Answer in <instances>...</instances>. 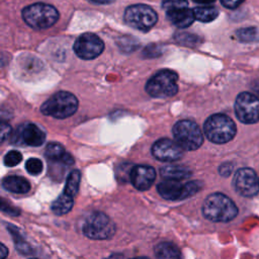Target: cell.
<instances>
[{
  "label": "cell",
  "instance_id": "cell-37",
  "mask_svg": "<svg viewBox=\"0 0 259 259\" xmlns=\"http://www.w3.org/2000/svg\"><path fill=\"white\" fill-rule=\"evenodd\" d=\"M193 1L199 4H210V3H213L215 0H193Z\"/></svg>",
  "mask_w": 259,
  "mask_h": 259
},
{
  "label": "cell",
  "instance_id": "cell-19",
  "mask_svg": "<svg viewBox=\"0 0 259 259\" xmlns=\"http://www.w3.org/2000/svg\"><path fill=\"white\" fill-rule=\"evenodd\" d=\"M154 254L156 259H181L178 248L168 242L157 244L154 248Z\"/></svg>",
  "mask_w": 259,
  "mask_h": 259
},
{
  "label": "cell",
  "instance_id": "cell-17",
  "mask_svg": "<svg viewBox=\"0 0 259 259\" xmlns=\"http://www.w3.org/2000/svg\"><path fill=\"white\" fill-rule=\"evenodd\" d=\"M45 154L46 157L53 162H59L65 165H71L74 163L71 155L68 154L65 149L57 143H50L46 148Z\"/></svg>",
  "mask_w": 259,
  "mask_h": 259
},
{
  "label": "cell",
  "instance_id": "cell-2",
  "mask_svg": "<svg viewBox=\"0 0 259 259\" xmlns=\"http://www.w3.org/2000/svg\"><path fill=\"white\" fill-rule=\"evenodd\" d=\"M204 134L214 144L230 142L236 135V124L232 118L223 113L210 115L204 122Z\"/></svg>",
  "mask_w": 259,
  "mask_h": 259
},
{
  "label": "cell",
  "instance_id": "cell-33",
  "mask_svg": "<svg viewBox=\"0 0 259 259\" xmlns=\"http://www.w3.org/2000/svg\"><path fill=\"white\" fill-rule=\"evenodd\" d=\"M1 208H2V210H3V211H5V212H7V213H9V214H13V215L18 214L17 209H16V208H14V207L9 206L8 204H7V207H5L4 205H2V206H1Z\"/></svg>",
  "mask_w": 259,
  "mask_h": 259
},
{
  "label": "cell",
  "instance_id": "cell-31",
  "mask_svg": "<svg viewBox=\"0 0 259 259\" xmlns=\"http://www.w3.org/2000/svg\"><path fill=\"white\" fill-rule=\"evenodd\" d=\"M232 170H233V165L231 163H225V164L221 165V167L219 169L220 174L222 176H229L232 173Z\"/></svg>",
  "mask_w": 259,
  "mask_h": 259
},
{
  "label": "cell",
  "instance_id": "cell-35",
  "mask_svg": "<svg viewBox=\"0 0 259 259\" xmlns=\"http://www.w3.org/2000/svg\"><path fill=\"white\" fill-rule=\"evenodd\" d=\"M104 259H126L123 255L121 254H118V253H115V254H111L110 256L104 258Z\"/></svg>",
  "mask_w": 259,
  "mask_h": 259
},
{
  "label": "cell",
  "instance_id": "cell-10",
  "mask_svg": "<svg viewBox=\"0 0 259 259\" xmlns=\"http://www.w3.org/2000/svg\"><path fill=\"white\" fill-rule=\"evenodd\" d=\"M235 113L243 123L259 121V98L249 92H242L235 101Z\"/></svg>",
  "mask_w": 259,
  "mask_h": 259
},
{
  "label": "cell",
  "instance_id": "cell-29",
  "mask_svg": "<svg viewBox=\"0 0 259 259\" xmlns=\"http://www.w3.org/2000/svg\"><path fill=\"white\" fill-rule=\"evenodd\" d=\"M175 39L184 46H193L196 44L197 37L188 32H180L175 35Z\"/></svg>",
  "mask_w": 259,
  "mask_h": 259
},
{
  "label": "cell",
  "instance_id": "cell-4",
  "mask_svg": "<svg viewBox=\"0 0 259 259\" xmlns=\"http://www.w3.org/2000/svg\"><path fill=\"white\" fill-rule=\"evenodd\" d=\"M22 18L27 25L34 29H46L58 21L59 12L53 5L34 3L23 8Z\"/></svg>",
  "mask_w": 259,
  "mask_h": 259
},
{
  "label": "cell",
  "instance_id": "cell-24",
  "mask_svg": "<svg viewBox=\"0 0 259 259\" xmlns=\"http://www.w3.org/2000/svg\"><path fill=\"white\" fill-rule=\"evenodd\" d=\"M236 35L242 42H255L259 40V30L256 27L241 28L236 31Z\"/></svg>",
  "mask_w": 259,
  "mask_h": 259
},
{
  "label": "cell",
  "instance_id": "cell-25",
  "mask_svg": "<svg viewBox=\"0 0 259 259\" xmlns=\"http://www.w3.org/2000/svg\"><path fill=\"white\" fill-rule=\"evenodd\" d=\"M7 230L10 231V233L12 234V237L15 241V247L17 248V250L23 254H28L30 253V248L28 246V244L23 240V238L18 234V230L16 228H12V226L9 225V227L7 226Z\"/></svg>",
  "mask_w": 259,
  "mask_h": 259
},
{
  "label": "cell",
  "instance_id": "cell-18",
  "mask_svg": "<svg viewBox=\"0 0 259 259\" xmlns=\"http://www.w3.org/2000/svg\"><path fill=\"white\" fill-rule=\"evenodd\" d=\"M2 186L13 193H26L30 189V184L25 178L15 175L6 176L2 180Z\"/></svg>",
  "mask_w": 259,
  "mask_h": 259
},
{
  "label": "cell",
  "instance_id": "cell-15",
  "mask_svg": "<svg viewBox=\"0 0 259 259\" xmlns=\"http://www.w3.org/2000/svg\"><path fill=\"white\" fill-rule=\"evenodd\" d=\"M155 178H156L155 169L148 165L134 166L130 175V180L132 184L138 190L149 189L152 186Z\"/></svg>",
  "mask_w": 259,
  "mask_h": 259
},
{
  "label": "cell",
  "instance_id": "cell-34",
  "mask_svg": "<svg viewBox=\"0 0 259 259\" xmlns=\"http://www.w3.org/2000/svg\"><path fill=\"white\" fill-rule=\"evenodd\" d=\"M7 254H8L7 248L5 247L4 244H1V255H0V258H1V259H5V257L7 256Z\"/></svg>",
  "mask_w": 259,
  "mask_h": 259
},
{
  "label": "cell",
  "instance_id": "cell-32",
  "mask_svg": "<svg viewBox=\"0 0 259 259\" xmlns=\"http://www.w3.org/2000/svg\"><path fill=\"white\" fill-rule=\"evenodd\" d=\"M11 127L9 124L7 123H2L1 125V140L4 141L6 138H8L9 136H11Z\"/></svg>",
  "mask_w": 259,
  "mask_h": 259
},
{
  "label": "cell",
  "instance_id": "cell-21",
  "mask_svg": "<svg viewBox=\"0 0 259 259\" xmlns=\"http://www.w3.org/2000/svg\"><path fill=\"white\" fill-rule=\"evenodd\" d=\"M74 203V197L66 194V193H62L52 204V210L54 213L58 214V215H62L65 214L67 212H69L73 206Z\"/></svg>",
  "mask_w": 259,
  "mask_h": 259
},
{
  "label": "cell",
  "instance_id": "cell-27",
  "mask_svg": "<svg viewBox=\"0 0 259 259\" xmlns=\"http://www.w3.org/2000/svg\"><path fill=\"white\" fill-rule=\"evenodd\" d=\"M22 160V155L18 151H10L4 157V164L8 167H13L18 165Z\"/></svg>",
  "mask_w": 259,
  "mask_h": 259
},
{
  "label": "cell",
  "instance_id": "cell-14",
  "mask_svg": "<svg viewBox=\"0 0 259 259\" xmlns=\"http://www.w3.org/2000/svg\"><path fill=\"white\" fill-rule=\"evenodd\" d=\"M153 156L162 162H174L183 156V149L170 139H160L152 147Z\"/></svg>",
  "mask_w": 259,
  "mask_h": 259
},
{
  "label": "cell",
  "instance_id": "cell-11",
  "mask_svg": "<svg viewBox=\"0 0 259 259\" xmlns=\"http://www.w3.org/2000/svg\"><path fill=\"white\" fill-rule=\"evenodd\" d=\"M75 54L83 60L97 58L104 50V44L99 36L94 33L86 32L81 34L74 44Z\"/></svg>",
  "mask_w": 259,
  "mask_h": 259
},
{
  "label": "cell",
  "instance_id": "cell-30",
  "mask_svg": "<svg viewBox=\"0 0 259 259\" xmlns=\"http://www.w3.org/2000/svg\"><path fill=\"white\" fill-rule=\"evenodd\" d=\"M245 0H221L222 4L229 8V9H235L237 8L238 6H240Z\"/></svg>",
  "mask_w": 259,
  "mask_h": 259
},
{
  "label": "cell",
  "instance_id": "cell-23",
  "mask_svg": "<svg viewBox=\"0 0 259 259\" xmlns=\"http://www.w3.org/2000/svg\"><path fill=\"white\" fill-rule=\"evenodd\" d=\"M80 179H81V174L79 170H73L67 177L66 180V186L64 188V193L75 197L79 190V184H80Z\"/></svg>",
  "mask_w": 259,
  "mask_h": 259
},
{
  "label": "cell",
  "instance_id": "cell-16",
  "mask_svg": "<svg viewBox=\"0 0 259 259\" xmlns=\"http://www.w3.org/2000/svg\"><path fill=\"white\" fill-rule=\"evenodd\" d=\"M166 16L168 20L175 26L179 28H186L192 24L195 19L194 12L188 7L177 8L173 10L166 11Z\"/></svg>",
  "mask_w": 259,
  "mask_h": 259
},
{
  "label": "cell",
  "instance_id": "cell-7",
  "mask_svg": "<svg viewBox=\"0 0 259 259\" xmlns=\"http://www.w3.org/2000/svg\"><path fill=\"white\" fill-rule=\"evenodd\" d=\"M84 235L92 240H107L115 233L114 223L103 212L94 211L89 214L83 224Z\"/></svg>",
  "mask_w": 259,
  "mask_h": 259
},
{
  "label": "cell",
  "instance_id": "cell-22",
  "mask_svg": "<svg viewBox=\"0 0 259 259\" xmlns=\"http://www.w3.org/2000/svg\"><path fill=\"white\" fill-rule=\"evenodd\" d=\"M195 19L200 22H210L219 16V10L212 6H198L193 9Z\"/></svg>",
  "mask_w": 259,
  "mask_h": 259
},
{
  "label": "cell",
  "instance_id": "cell-20",
  "mask_svg": "<svg viewBox=\"0 0 259 259\" xmlns=\"http://www.w3.org/2000/svg\"><path fill=\"white\" fill-rule=\"evenodd\" d=\"M161 175L168 180H182L191 175V171L183 166L168 165L161 168Z\"/></svg>",
  "mask_w": 259,
  "mask_h": 259
},
{
  "label": "cell",
  "instance_id": "cell-13",
  "mask_svg": "<svg viewBox=\"0 0 259 259\" xmlns=\"http://www.w3.org/2000/svg\"><path fill=\"white\" fill-rule=\"evenodd\" d=\"M46 140L45 132L34 123L20 124L11 135V143L16 145H25L38 147Z\"/></svg>",
  "mask_w": 259,
  "mask_h": 259
},
{
  "label": "cell",
  "instance_id": "cell-9",
  "mask_svg": "<svg viewBox=\"0 0 259 259\" xmlns=\"http://www.w3.org/2000/svg\"><path fill=\"white\" fill-rule=\"evenodd\" d=\"M201 182L189 181L181 183L177 180H168L161 182L157 186L159 194L168 200H181L194 195L201 189Z\"/></svg>",
  "mask_w": 259,
  "mask_h": 259
},
{
  "label": "cell",
  "instance_id": "cell-39",
  "mask_svg": "<svg viewBox=\"0 0 259 259\" xmlns=\"http://www.w3.org/2000/svg\"><path fill=\"white\" fill-rule=\"evenodd\" d=\"M256 90L259 92V85H258V86H256ZM258 94H259V93H258Z\"/></svg>",
  "mask_w": 259,
  "mask_h": 259
},
{
  "label": "cell",
  "instance_id": "cell-1",
  "mask_svg": "<svg viewBox=\"0 0 259 259\" xmlns=\"http://www.w3.org/2000/svg\"><path fill=\"white\" fill-rule=\"evenodd\" d=\"M202 213L205 219L211 222L226 223L232 221L238 214V207L230 197L217 192L205 198Z\"/></svg>",
  "mask_w": 259,
  "mask_h": 259
},
{
  "label": "cell",
  "instance_id": "cell-5",
  "mask_svg": "<svg viewBox=\"0 0 259 259\" xmlns=\"http://www.w3.org/2000/svg\"><path fill=\"white\" fill-rule=\"evenodd\" d=\"M178 76L174 71L161 70L151 77L145 89L147 93L155 98H167L174 96L178 91Z\"/></svg>",
  "mask_w": 259,
  "mask_h": 259
},
{
  "label": "cell",
  "instance_id": "cell-8",
  "mask_svg": "<svg viewBox=\"0 0 259 259\" xmlns=\"http://www.w3.org/2000/svg\"><path fill=\"white\" fill-rule=\"evenodd\" d=\"M157 20L158 15L155 10L145 4L131 5L124 11L125 23L141 31H147L152 28Z\"/></svg>",
  "mask_w": 259,
  "mask_h": 259
},
{
  "label": "cell",
  "instance_id": "cell-26",
  "mask_svg": "<svg viewBox=\"0 0 259 259\" xmlns=\"http://www.w3.org/2000/svg\"><path fill=\"white\" fill-rule=\"evenodd\" d=\"M25 169L31 175H37L42 171V162L37 158H30L25 163Z\"/></svg>",
  "mask_w": 259,
  "mask_h": 259
},
{
  "label": "cell",
  "instance_id": "cell-3",
  "mask_svg": "<svg viewBox=\"0 0 259 259\" xmlns=\"http://www.w3.org/2000/svg\"><path fill=\"white\" fill-rule=\"evenodd\" d=\"M77 108L78 100L75 95L67 91H59L42 103L40 111L45 115L62 119L73 115Z\"/></svg>",
  "mask_w": 259,
  "mask_h": 259
},
{
  "label": "cell",
  "instance_id": "cell-38",
  "mask_svg": "<svg viewBox=\"0 0 259 259\" xmlns=\"http://www.w3.org/2000/svg\"><path fill=\"white\" fill-rule=\"evenodd\" d=\"M134 259H149V258H146V257H137V258H134Z\"/></svg>",
  "mask_w": 259,
  "mask_h": 259
},
{
  "label": "cell",
  "instance_id": "cell-6",
  "mask_svg": "<svg viewBox=\"0 0 259 259\" xmlns=\"http://www.w3.org/2000/svg\"><path fill=\"white\" fill-rule=\"evenodd\" d=\"M175 142L186 151H194L203 143V136L200 127L192 120H179L173 126Z\"/></svg>",
  "mask_w": 259,
  "mask_h": 259
},
{
  "label": "cell",
  "instance_id": "cell-36",
  "mask_svg": "<svg viewBox=\"0 0 259 259\" xmlns=\"http://www.w3.org/2000/svg\"><path fill=\"white\" fill-rule=\"evenodd\" d=\"M94 3H97V4H109L111 2H113L114 0H90Z\"/></svg>",
  "mask_w": 259,
  "mask_h": 259
},
{
  "label": "cell",
  "instance_id": "cell-12",
  "mask_svg": "<svg viewBox=\"0 0 259 259\" xmlns=\"http://www.w3.org/2000/svg\"><path fill=\"white\" fill-rule=\"evenodd\" d=\"M235 190L242 196L252 197L259 192V177L251 168H241L234 176Z\"/></svg>",
  "mask_w": 259,
  "mask_h": 259
},
{
  "label": "cell",
  "instance_id": "cell-28",
  "mask_svg": "<svg viewBox=\"0 0 259 259\" xmlns=\"http://www.w3.org/2000/svg\"><path fill=\"white\" fill-rule=\"evenodd\" d=\"M162 7L164 10L169 11L177 8L187 7L186 0H162Z\"/></svg>",
  "mask_w": 259,
  "mask_h": 259
},
{
  "label": "cell",
  "instance_id": "cell-40",
  "mask_svg": "<svg viewBox=\"0 0 259 259\" xmlns=\"http://www.w3.org/2000/svg\"><path fill=\"white\" fill-rule=\"evenodd\" d=\"M33 259H35V258H33Z\"/></svg>",
  "mask_w": 259,
  "mask_h": 259
}]
</instances>
